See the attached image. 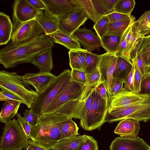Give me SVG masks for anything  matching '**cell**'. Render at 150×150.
Returning <instances> with one entry per match:
<instances>
[{
	"label": "cell",
	"instance_id": "1",
	"mask_svg": "<svg viewBox=\"0 0 150 150\" xmlns=\"http://www.w3.org/2000/svg\"><path fill=\"white\" fill-rule=\"evenodd\" d=\"M86 98V95L83 94L78 99L69 101L55 110L39 117L36 124L31 125L30 139L52 150L61 139V124L69 118L80 119Z\"/></svg>",
	"mask_w": 150,
	"mask_h": 150
},
{
	"label": "cell",
	"instance_id": "2",
	"mask_svg": "<svg viewBox=\"0 0 150 150\" xmlns=\"http://www.w3.org/2000/svg\"><path fill=\"white\" fill-rule=\"evenodd\" d=\"M54 46V43L44 34L25 42L15 44L10 41L0 50V63L6 69L31 63L34 58Z\"/></svg>",
	"mask_w": 150,
	"mask_h": 150
},
{
	"label": "cell",
	"instance_id": "3",
	"mask_svg": "<svg viewBox=\"0 0 150 150\" xmlns=\"http://www.w3.org/2000/svg\"><path fill=\"white\" fill-rule=\"evenodd\" d=\"M1 90L10 93L21 99L30 109L38 93L23 81L22 76L16 72L0 71Z\"/></svg>",
	"mask_w": 150,
	"mask_h": 150
},
{
	"label": "cell",
	"instance_id": "4",
	"mask_svg": "<svg viewBox=\"0 0 150 150\" xmlns=\"http://www.w3.org/2000/svg\"><path fill=\"white\" fill-rule=\"evenodd\" d=\"M71 71L67 69L57 76L38 95L30 109L38 117L44 114L53 99L71 80Z\"/></svg>",
	"mask_w": 150,
	"mask_h": 150
},
{
	"label": "cell",
	"instance_id": "5",
	"mask_svg": "<svg viewBox=\"0 0 150 150\" xmlns=\"http://www.w3.org/2000/svg\"><path fill=\"white\" fill-rule=\"evenodd\" d=\"M127 118L144 122L150 120V94L128 107L108 109L105 122L111 123Z\"/></svg>",
	"mask_w": 150,
	"mask_h": 150
},
{
	"label": "cell",
	"instance_id": "6",
	"mask_svg": "<svg viewBox=\"0 0 150 150\" xmlns=\"http://www.w3.org/2000/svg\"><path fill=\"white\" fill-rule=\"evenodd\" d=\"M0 140V150H22L28 140L24 130L15 118L5 124Z\"/></svg>",
	"mask_w": 150,
	"mask_h": 150
},
{
	"label": "cell",
	"instance_id": "7",
	"mask_svg": "<svg viewBox=\"0 0 150 150\" xmlns=\"http://www.w3.org/2000/svg\"><path fill=\"white\" fill-rule=\"evenodd\" d=\"M93 102L80 125L84 130L91 131L99 129L105 122L108 110V101L103 98L96 91L93 92Z\"/></svg>",
	"mask_w": 150,
	"mask_h": 150
},
{
	"label": "cell",
	"instance_id": "8",
	"mask_svg": "<svg viewBox=\"0 0 150 150\" xmlns=\"http://www.w3.org/2000/svg\"><path fill=\"white\" fill-rule=\"evenodd\" d=\"M87 89L85 84L74 81L71 79V81L53 99L45 113L54 111L67 103L78 99Z\"/></svg>",
	"mask_w": 150,
	"mask_h": 150
},
{
	"label": "cell",
	"instance_id": "9",
	"mask_svg": "<svg viewBox=\"0 0 150 150\" xmlns=\"http://www.w3.org/2000/svg\"><path fill=\"white\" fill-rule=\"evenodd\" d=\"M12 10L13 32L22 23L35 19L43 11L35 8L27 0H14Z\"/></svg>",
	"mask_w": 150,
	"mask_h": 150
},
{
	"label": "cell",
	"instance_id": "10",
	"mask_svg": "<svg viewBox=\"0 0 150 150\" xmlns=\"http://www.w3.org/2000/svg\"><path fill=\"white\" fill-rule=\"evenodd\" d=\"M44 34V32L39 23L33 19L24 22L13 32L11 41L18 44L26 42Z\"/></svg>",
	"mask_w": 150,
	"mask_h": 150
},
{
	"label": "cell",
	"instance_id": "11",
	"mask_svg": "<svg viewBox=\"0 0 150 150\" xmlns=\"http://www.w3.org/2000/svg\"><path fill=\"white\" fill-rule=\"evenodd\" d=\"M100 55V59L98 68L100 74L101 80L106 88L108 96L110 97L112 96L111 88L117 56L108 52Z\"/></svg>",
	"mask_w": 150,
	"mask_h": 150
},
{
	"label": "cell",
	"instance_id": "12",
	"mask_svg": "<svg viewBox=\"0 0 150 150\" xmlns=\"http://www.w3.org/2000/svg\"><path fill=\"white\" fill-rule=\"evenodd\" d=\"M88 19L82 8L77 9L59 19V29L71 36Z\"/></svg>",
	"mask_w": 150,
	"mask_h": 150
},
{
	"label": "cell",
	"instance_id": "13",
	"mask_svg": "<svg viewBox=\"0 0 150 150\" xmlns=\"http://www.w3.org/2000/svg\"><path fill=\"white\" fill-rule=\"evenodd\" d=\"M45 10L59 19L68 13L82 8L78 0H41Z\"/></svg>",
	"mask_w": 150,
	"mask_h": 150
},
{
	"label": "cell",
	"instance_id": "14",
	"mask_svg": "<svg viewBox=\"0 0 150 150\" xmlns=\"http://www.w3.org/2000/svg\"><path fill=\"white\" fill-rule=\"evenodd\" d=\"M148 95L135 92L133 91H127L123 87L117 94L108 97V110L112 108L128 107L144 99Z\"/></svg>",
	"mask_w": 150,
	"mask_h": 150
},
{
	"label": "cell",
	"instance_id": "15",
	"mask_svg": "<svg viewBox=\"0 0 150 150\" xmlns=\"http://www.w3.org/2000/svg\"><path fill=\"white\" fill-rule=\"evenodd\" d=\"M109 150H150V146L138 136L119 137L112 141Z\"/></svg>",
	"mask_w": 150,
	"mask_h": 150
},
{
	"label": "cell",
	"instance_id": "16",
	"mask_svg": "<svg viewBox=\"0 0 150 150\" xmlns=\"http://www.w3.org/2000/svg\"><path fill=\"white\" fill-rule=\"evenodd\" d=\"M22 77L24 81L33 86L38 94L48 86L57 76L51 72L40 71L36 73H26Z\"/></svg>",
	"mask_w": 150,
	"mask_h": 150
},
{
	"label": "cell",
	"instance_id": "17",
	"mask_svg": "<svg viewBox=\"0 0 150 150\" xmlns=\"http://www.w3.org/2000/svg\"><path fill=\"white\" fill-rule=\"evenodd\" d=\"M71 36L80 43L85 49L91 52L101 46L100 39L91 30L79 28Z\"/></svg>",
	"mask_w": 150,
	"mask_h": 150
},
{
	"label": "cell",
	"instance_id": "18",
	"mask_svg": "<svg viewBox=\"0 0 150 150\" xmlns=\"http://www.w3.org/2000/svg\"><path fill=\"white\" fill-rule=\"evenodd\" d=\"M140 129L139 121L127 118L120 121L114 132L120 137H135L138 135Z\"/></svg>",
	"mask_w": 150,
	"mask_h": 150
},
{
	"label": "cell",
	"instance_id": "19",
	"mask_svg": "<svg viewBox=\"0 0 150 150\" xmlns=\"http://www.w3.org/2000/svg\"><path fill=\"white\" fill-rule=\"evenodd\" d=\"M35 20L43 28L46 35L59 30V18L46 11L39 14Z\"/></svg>",
	"mask_w": 150,
	"mask_h": 150
},
{
	"label": "cell",
	"instance_id": "20",
	"mask_svg": "<svg viewBox=\"0 0 150 150\" xmlns=\"http://www.w3.org/2000/svg\"><path fill=\"white\" fill-rule=\"evenodd\" d=\"M46 35L54 43L62 45L69 50L81 48L80 43L76 39L59 30Z\"/></svg>",
	"mask_w": 150,
	"mask_h": 150
},
{
	"label": "cell",
	"instance_id": "21",
	"mask_svg": "<svg viewBox=\"0 0 150 150\" xmlns=\"http://www.w3.org/2000/svg\"><path fill=\"white\" fill-rule=\"evenodd\" d=\"M52 49L47 50L34 58L31 63L34 65L40 71L51 72L54 67Z\"/></svg>",
	"mask_w": 150,
	"mask_h": 150
},
{
	"label": "cell",
	"instance_id": "22",
	"mask_svg": "<svg viewBox=\"0 0 150 150\" xmlns=\"http://www.w3.org/2000/svg\"><path fill=\"white\" fill-rule=\"evenodd\" d=\"M13 24L10 16L0 12V45H6L11 39L13 32Z\"/></svg>",
	"mask_w": 150,
	"mask_h": 150
},
{
	"label": "cell",
	"instance_id": "23",
	"mask_svg": "<svg viewBox=\"0 0 150 150\" xmlns=\"http://www.w3.org/2000/svg\"><path fill=\"white\" fill-rule=\"evenodd\" d=\"M135 21V17L132 15L130 17L109 23L106 35L122 36L127 29Z\"/></svg>",
	"mask_w": 150,
	"mask_h": 150
},
{
	"label": "cell",
	"instance_id": "24",
	"mask_svg": "<svg viewBox=\"0 0 150 150\" xmlns=\"http://www.w3.org/2000/svg\"><path fill=\"white\" fill-rule=\"evenodd\" d=\"M117 56V59L113 73V79L124 82L130 73L133 65L123 57Z\"/></svg>",
	"mask_w": 150,
	"mask_h": 150
},
{
	"label": "cell",
	"instance_id": "25",
	"mask_svg": "<svg viewBox=\"0 0 150 150\" xmlns=\"http://www.w3.org/2000/svg\"><path fill=\"white\" fill-rule=\"evenodd\" d=\"M86 135L78 136L60 140L52 150H77L85 141Z\"/></svg>",
	"mask_w": 150,
	"mask_h": 150
},
{
	"label": "cell",
	"instance_id": "26",
	"mask_svg": "<svg viewBox=\"0 0 150 150\" xmlns=\"http://www.w3.org/2000/svg\"><path fill=\"white\" fill-rule=\"evenodd\" d=\"M86 51L85 49L81 48L69 51V65L71 69H76L85 71Z\"/></svg>",
	"mask_w": 150,
	"mask_h": 150
},
{
	"label": "cell",
	"instance_id": "27",
	"mask_svg": "<svg viewBox=\"0 0 150 150\" xmlns=\"http://www.w3.org/2000/svg\"><path fill=\"white\" fill-rule=\"evenodd\" d=\"M21 103L18 102H4L0 113V121L6 124L9 122L17 114Z\"/></svg>",
	"mask_w": 150,
	"mask_h": 150
},
{
	"label": "cell",
	"instance_id": "28",
	"mask_svg": "<svg viewBox=\"0 0 150 150\" xmlns=\"http://www.w3.org/2000/svg\"><path fill=\"white\" fill-rule=\"evenodd\" d=\"M123 36L105 35L100 39L101 46L107 52L116 55Z\"/></svg>",
	"mask_w": 150,
	"mask_h": 150
},
{
	"label": "cell",
	"instance_id": "29",
	"mask_svg": "<svg viewBox=\"0 0 150 150\" xmlns=\"http://www.w3.org/2000/svg\"><path fill=\"white\" fill-rule=\"evenodd\" d=\"M118 0H92L98 13L101 16H105L113 12L114 6Z\"/></svg>",
	"mask_w": 150,
	"mask_h": 150
},
{
	"label": "cell",
	"instance_id": "30",
	"mask_svg": "<svg viewBox=\"0 0 150 150\" xmlns=\"http://www.w3.org/2000/svg\"><path fill=\"white\" fill-rule=\"evenodd\" d=\"M134 24L139 35L145 36L150 33V10L145 11Z\"/></svg>",
	"mask_w": 150,
	"mask_h": 150
},
{
	"label": "cell",
	"instance_id": "31",
	"mask_svg": "<svg viewBox=\"0 0 150 150\" xmlns=\"http://www.w3.org/2000/svg\"><path fill=\"white\" fill-rule=\"evenodd\" d=\"M79 129L77 124L71 118L64 121L60 127L61 139L78 136Z\"/></svg>",
	"mask_w": 150,
	"mask_h": 150
},
{
	"label": "cell",
	"instance_id": "32",
	"mask_svg": "<svg viewBox=\"0 0 150 150\" xmlns=\"http://www.w3.org/2000/svg\"><path fill=\"white\" fill-rule=\"evenodd\" d=\"M100 59V55L93 53L86 50V52L85 70L86 74L92 73L98 68Z\"/></svg>",
	"mask_w": 150,
	"mask_h": 150
},
{
	"label": "cell",
	"instance_id": "33",
	"mask_svg": "<svg viewBox=\"0 0 150 150\" xmlns=\"http://www.w3.org/2000/svg\"><path fill=\"white\" fill-rule=\"evenodd\" d=\"M88 19L93 21L94 24L102 16L96 11L91 0H78Z\"/></svg>",
	"mask_w": 150,
	"mask_h": 150
},
{
	"label": "cell",
	"instance_id": "34",
	"mask_svg": "<svg viewBox=\"0 0 150 150\" xmlns=\"http://www.w3.org/2000/svg\"><path fill=\"white\" fill-rule=\"evenodd\" d=\"M138 52L140 54L146 68L147 73L148 69L150 66V35L144 37Z\"/></svg>",
	"mask_w": 150,
	"mask_h": 150
},
{
	"label": "cell",
	"instance_id": "35",
	"mask_svg": "<svg viewBox=\"0 0 150 150\" xmlns=\"http://www.w3.org/2000/svg\"><path fill=\"white\" fill-rule=\"evenodd\" d=\"M135 4L134 0H118L114 6V10L117 12L131 15Z\"/></svg>",
	"mask_w": 150,
	"mask_h": 150
},
{
	"label": "cell",
	"instance_id": "36",
	"mask_svg": "<svg viewBox=\"0 0 150 150\" xmlns=\"http://www.w3.org/2000/svg\"><path fill=\"white\" fill-rule=\"evenodd\" d=\"M109 23L108 16H102L94 25L93 28L100 40L106 34Z\"/></svg>",
	"mask_w": 150,
	"mask_h": 150
},
{
	"label": "cell",
	"instance_id": "37",
	"mask_svg": "<svg viewBox=\"0 0 150 150\" xmlns=\"http://www.w3.org/2000/svg\"><path fill=\"white\" fill-rule=\"evenodd\" d=\"M132 62L134 68L133 91L139 93L141 82L143 76L137 64V56L132 60Z\"/></svg>",
	"mask_w": 150,
	"mask_h": 150
},
{
	"label": "cell",
	"instance_id": "38",
	"mask_svg": "<svg viewBox=\"0 0 150 150\" xmlns=\"http://www.w3.org/2000/svg\"><path fill=\"white\" fill-rule=\"evenodd\" d=\"M86 74L87 82L86 86L88 89L95 87L102 81L100 72L98 68L92 73Z\"/></svg>",
	"mask_w": 150,
	"mask_h": 150
},
{
	"label": "cell",
	"instance_id": "39",
	"mask_svg": "<svg viewBox=\"0 0 150 150\" xmlns=\"http://www.w3.org/2000/svg\"><path fill=\"white\" fill-rule=\"evenodd\" d=\"M77 150H98L97 141L91 136L86 135V140Z\"/></svg>",
	"mask_w": 150,
	"mask_h": 150
},
{
	"label": "cell",
	"instance_id": "40",
	"mask_svg": "<svg viewBox=\"0 0 150 150\" xmlns=\"http://www.w3.org/2000/svg\"><path fill=\"white\" fill-rule=\"evenodd\" d=\"M71 76L72 80L85 85L86 83V74L84 71L72 69L71 71Z\"/></svg>",
	"mask_w": 150,
	"mask_h": 150
},
{
	"label": "cell",
	"instance_id": "41",
	"mask_svg": "<svg viewBox=\"0 0 150 150\" xmlns=\"http://www.w3.org/2000/svg\"><path fill=\"white\" fill-rule=\"evenodd\" d=\"M0 100L5 102H18L24 104L23 100L20 98L10 93L1 90L0 91Z\"/></svg>",
	"mask_w": 150,
	"mask_h": 150
},
{
	"label": "cell",
	"instance_id": "42",
	"mask_svg": "<svg viewBox=\"0 0 150 150\" xmlns=\"http://www.w3.org/2000/svg\"><path fill=\"white\" fill-rule=\"evenodd\" d=\"M95 87L89 89L86 100L82 113L80 116V120L81 121L85 116L87 110L91 105L93 101V92Z\"/></svg>",
	"mask_w": 150,
	"mask_h": 150
},
{
	"label": "cell",
	"instance_id": "43",
	"mask_svg": "<svg viewBox=\"0 0 150 150\" xmlns=\"http://www.w3.org/2000/svg\"><path fill=\"white\" fill-rule=\"evenodd\" d=\"M139 93L150 94V75L146 74L142 78L140 84Z\"/></svg>",
	"mask_w": 150,
	"mask_h": 150
},
{
	"label": "cell",
	"instance_id": "44",
	"mask_svg": "<svg viewBox=\"0 0 150 150\" xmlns=\"http://www.w3.org/2000/svg\"><path fill=\"white\" fill-rule=\"evenodd\" d=\"M16 116L17 120L19 124L25 132L28 140H30V137L31 131V125L25 120L23 117L21 116L20 113H17Z\"/></svg>",
	"mask_w": 150,
	"mask_h": 150
},
{
	"label": "cell",
	"instance_id": "45",
	"mask_svg": "<svg viewBox=\"0 0 150 150\" xmlns=\"http://www.w3.org/2000/svg\"><path fill=\"white\" fill-rule=\"evenodd\" d=\"M145 36L139 35L133 45L129 53V57L131 62L137 56L143 39Z\"/></svg>",
	"mask_w": 150,
	"mask_h": 150
},
{
	"label": "cell",
	"instance_id": "46",
	"mask_svg": "<svg viewBox=\"0 0 150 150\" xmlns=\"http://www.w3.org/2000/svg\"><path fill=\"white\" fill-rule=\"evenodd\" d=\"M134 66L129 75L125 80L123 88L127 91H132L134 90Z\"/></svg>",
	"mask_w": 150,
	"mask_h": 150
},
{
	"label": "cell",
	"instance_id": "47",
	"mask_svg": "<svg viewBox=\"0 0 150 150\" xmlns=\"http://www.w3.org/2000/svg\"><path fill=\"white\" fill-rule=\"evenodd\" d=\"M23 117L31 125H35L37 123L39 117L30 110H26L23 113Z\"/></svg>",
	"mask_w": 150,
	"mask_h": 150
},
{
	"label": "cell",
	"instance_id": "48",
	"mask_svg": "<svg viewBox=\"0 0 150 150\" xmlns=\"http://www.w3.org/2000/svg\"><path fill=\"white\" fill-rule=\"evenodd\" d=\"M109 19L110 23H113L122 19L131 17V15L123 14L115 11L107 15Z\"/></svg>",
	"mask_w": 150,
	"mask_h": 150
},
{
	"label": "cell",
	"instance_id": "49",
	"mask_svg": "<svg viewBox=\"0 0 150 150\" xmlns=\"http://www.w3.org/2000/svg\"><path fill=\"white\" fill-rule=\"evenodd\" d=\"M124 82L113 79L112 81L111 92L112 96L120 92L123 88Z\"/></svg>",
	"mask_w": 150,
	"mask_h": 150
},
{
	"label": "cell",
	"instance_id": "50",
	"mask_svg": "<svg viewBox=\"0 0 150 150\" xmlns=\"http://www.w3.org/2000/svg\"><path fill=\"white\" fill-rule=\"evenodd\" d=\"M95 87L96 92L103 98L108 101L107 90L103 83L101 81Z\"/></svg>",
	"mask_w": 150,
	"mask_h": 150
},
{
	"label": "cell",
	"instance_id": "51",
	"mask_svg": "<svg viewBox=\"0 0 150 150\" xmlns=\"http://www.w3.org/2000/svg\"><path fill=\"white\" fill-rule=\"evenodd\" d=\"M137 63L139 68L144 77L146 74V69L144 65L141 56L138 52L137 55Z\"/></svg>",
	"mask_w": 150,
	"mask_h": 150
},
{
	"label": "cell",
	"instance_id": "52",
	"mask_svg": "<svg viewBox=\"0 0 150 150\" xmlns=\"http://www.w3.org/2000/svg\"><path fill=\"white\" fill-rule=\"evenodd\" d=\"M28 2L35 8L40 10H45V6L41 0H27Z\"/></svg>",
	"mask_w": 150,
	"mask_h": 150
},
{
	"label": "cell",
	"instance_id": "53",
	"mask_svg": "<svg viewBox=\"0 0 150 150\" xmlns=\"http://www.w3.org/2000/svg\"><path fill=\"white\" fill-rule=\"evenodd\" d=\"M133 24L130 26L127 29V30L125 31L123 35V38L126 40L127 43V47L126 50V56L128 59L131 61L130 60V59H129V58L127 55V50L129 43V42L130 41L132 35V26Z\"/></svg>",
	"mask_w": 150,
	"mask_h": 150
},
{
	"label": "cell",
	"instance_id": "54",
	"mask_svg": "<svg viewBox=\"0 0 150 150\" xmlns=\"http://www.w3.org/2000/svg\"><path fill=\"white\" fill-rule=\"evenodd\" d=\"M28 145L34 150H51L35 142L31 139L28 140Z\"/></svg>",
	"mask_w": 150,
	"mask_h": 150
},
{
	"label": "cell",
	"instance_id": "55",
	"mask_svg": "<svg viewBox=\"0 0 150 150\" xmlns=\"http://www.w3.org/2000/svg\"><path fill=\"white\" fill-rule=\"evenodd\" d=\"M25 150H34L28 144Z\"/></svg>",
	"mask_w": 150,
	"mask_h": 150
},
{
	"label": "cell",
	"instance_id": "56",
	"mask_svg": "<svg viewBox=\"0 0 150 150\" xmlns=\"http://www.w3.org/2000/svg\"><path fill=\"white\" fill-rule=\"evenodd\" d=\"M146 74H148L150 75V66L148 69Z\"/></svg>",
	"mask_w": 150,
	"mask_h": 150
}]
</instances>
